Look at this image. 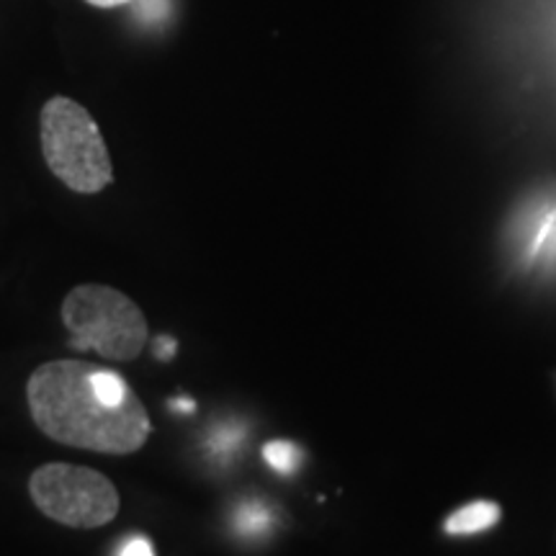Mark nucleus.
I'll return each instance as SVG.
<instances>
[{"label":"nucleus","mask_w":556,"mask_h":556,"mask_svg":"<svg viewBox=\"0 0 556 556\" xmlns=\"http://www.w3.org/2000/svg\"><path fill=\"white\" fill-rule=\"evenodd\" d=\"M34 426L62 446L129 456L148 443V407L114 368L80 358L47 361L26 381Z\"/></svg>","instance_id":"nucleus-1"},{"label":"nucleus","mask_w":556,"mask_h":556,"mask_svg":"<svg viewBox=\"0 0 556 556\" xmlns=\"http://www.w3.org/2000/svg\"><path fill=\"white\" fill-rule=\"evenodd\" d=\"M41 155L52 176L75 193H101L114 180V163L93 116L67 96H54L39 114Z\"/></svg>","instance_id":"nucleus-2"},{"label":"nucleus","mask_w":556,"mask_h":556,"mask_svg":"<svg viewBox=\"0 0 556 556\" xmlns=\"http://www.w3.org/2000/svg\"><path fill=\"white\" fill-rule=\"evenodd\" d=\"M60 315L73 336L70 345L78 351H96L116 364L142 356L150 336L148 317L135 299L103 283L75 287L62 302Z\"/></svg>","instance_id":"nucleus-3"},{"label":"nucleus","mask_w":556,"mask_h":556,"mask_svg":"<svg viewBox=\"0 0 556 556\" xmlns=\"http://www.w3.org/2000/svg\"><path fill=\"white\" fill-rule=\"evenodd\" d=\"M29 495L39 513L67 528H101L119 516L122 497L101 471L78 464L52 462L34 469Z\"/></svg>","instance_id":"nucleus-4"},{"label":"nucleus","mask_w":556,"mask_h":556,"mask_svg":"<svg viewBox=\"0 0 556 556\" xmlns=\"http://www.w3.org/2000/svg\"><path fill=\"white\" fill-rule=\"evenodd\" d=\"M500 520V507L490 500H477V503H469L458 507L454 516L446 520V531L454 533V536H467V533H479L492 528Z\"/></svg>","instance_id":"nucleus-5"},{"label":"nucleus","mask_w":556,"mask_h":556,"mask_svg":"<svg viewBox=\"0 0 556 556\" xmlns=\"http://www.w3.org/2000/svg\"><path fill=\"white\" fill-rule=\"evenodd\" d=\"M263 456H266L268 467L276 469L278 475H291L302 462V451H299L294 443L289 441H270L263 448Z\"/></svg>","instance_id":"nucleus-6"},{"label":"nucleus","mask_w":556,"mask_h":556,"mask_svg":"<svg viewBox=\"0 0 556 556\" xmlns=\"http://www.w3.org/2000/svg\"><path fill=\"white\" fill-rule=\"evenodd\" d=\"M119 556H155V552H152V546H150L148 539L135 536V539H129L127 544L122 546Z\"/></svg>","instance_id":"nucleus-7"},{"label":"nucleus","mask_w":556,"mask_h":556,"mask_svg":"<svg viewBox=\"0 0 556 556\" xmlns=\"http://www.w3.org/2000/svg\"><path fill=\"white\" fill-rule=\"evenodd\" d=\"M86 3L96 5V9H116V5L131 3V0H86Z\"/></svg>","instance_id":"nucleus-8"},{"label":"nucleus","mask_w":556,"mask_h":556,"mask_svg":"<svg viewBox=\"0 0 556 556\" xmlns=\"http://www.w3.org/2000/svg\"><path fill=\"white\" fill-rule=\"evenodd\" d=\"M173 407H176V409H186V413H191V409L197 407V405H193V400H176V402H173Z\"/></svg>","instance_id":"nucleus-9"}]
</instances>
